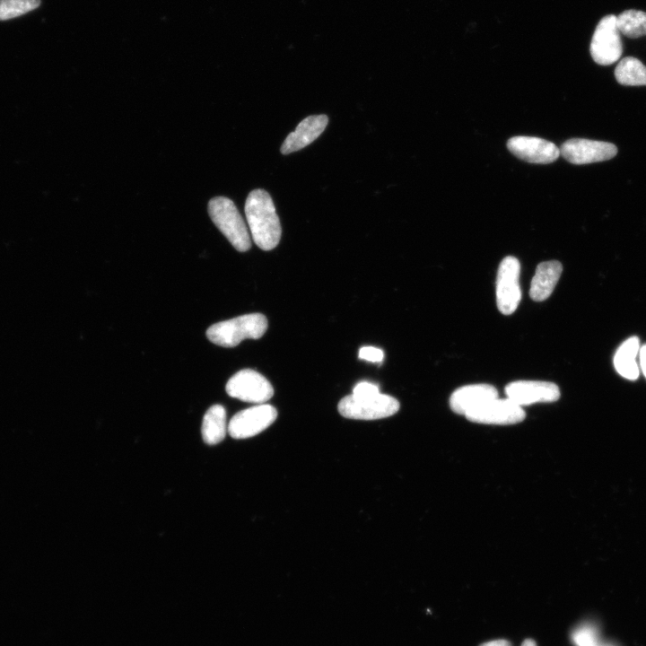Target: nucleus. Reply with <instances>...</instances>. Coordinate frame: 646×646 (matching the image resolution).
Instances as JSON below:
<instances>
[{
    "label": "nucleus",
    "instance_id": "25",
    "mask_svg": "<svg viewBox=\"0 0 646 646\" xmlns=\"http://www.w3.org/2000/svg\"><path fill=\"white\" fill-rule=\"evenodd\" d=\"M479 646H511V643L508 640L498 639V640H493V641H490L487 642H484V643L480 644Z\"/></svg>",
    "mask_w": 646,
    "mask_h": 646
},
{
    "label": "nucleus",
    "instance_id": "10",
    "mask_svg": "<svg viewBox=\"0 0 646 646\" xmlns=\"http://www.w3.org/2000/svg\"><path fill=\"white\" fill-rule=\"evenodd\" d=\"M524 409L507 398H493L465 416L474 423L485 424H514L525 419Z\"/></svg>",
    "mask_w": 646,
    "mask_h": 646
},
{
    "label": "nucleus",
    "instance_id": "8",
    "mask_svg": "<svg viewBox=\"0 0 646 646\" xmlns=\"http://www.w3.org/2000/svg\"><path fill=\"white\" fill-rule=\"evenodd\" d=\"M276 416V409L271 405L251 406L232 416L228 425V432L234 439L252 437L271 425Z\"/></svg>",
    "mask_w": 646,
    "mask_h": 646
},
{
    "label": "nucleus",
    "instance_id": "14",
    "mask_svg": "<svg viewBox=\"0 0 646 646\" xmlns=\"http://www.w3.org/2000/svg\"><path fill=\"white\" fill-rule=\"evenodd\" d=\"M328 122L327 115H312L302 119L291 132L281 146L283 154L299 151L316 140L325 130Z\"/></svg>",
    "mask_w": 646,
    "mask_h": 646
},
{
    "label": "nucleus",
    "instance_id": "27",
    "mask_svg": "<svg viewBox=\"0 0 646 646\" xmlns=\"http://www.w3.org/2000/svg\"><path fill=\"white\" fill-rule=\"evenodd\" d=\"M598 646H614V645H611V644H600V643H599Z\"/></svg>",
    "mask_w": 646,
    "mask_h": 646
},
{
    "label": "nucleus",
    "instance_id": "22",
    "mask_svg": "<svg viewBox=\"0 0 646 646\" xmlns=\"http://www.w3.org/2000/svg\"><path fill=\"white\" fill-rule=\"evenodd\" d=\"M380 393L379 387L373 383L362 381L355 385L352 395L357 397H373Z\"/></svg>",
    "mask_w": 646,
    "mask_h": 646
},
{
    "label": "nucleus",
    "instance_id": "16",
    "mask_svg": "<svg viewBox=\"0 0 646 646\" xmlns=\"http://www.w3.org/2000/svg\"><path fill=\"white\" fill-rule=\"evenodd\" d=\"M641 345L637 336L627 338L617 348L614 356L616 371L624 378L634 380L640 375V366L636 361Z\"/></svg>",
    "mask_w": 646,
    "mask_h": 646
},
{
    "label": "nucleus",
    "instance_id": "18",
    "mask_svg": "<svg viewBox=\"0 0 646 646\" xmlns=\"http://www.w3.org/2000/svg\"><path fill=\"white\" fill-rule=\"evenodd\" d=\"M615 76L622 85H646V66L636 57H626L617 64Z\"/></svg>",
    "mask_w": 646,
    "mask_h": 646
},
{
    "label": "nucleus",
    "instance_id": "12",
    "mask_svg": "<svg viewBox=\"0 0 646 646\" xmlns=\"http://www.w3.org/2000/svg\"><path fill=\"white\" fill-rule=\"evenodd\" d=\"M507 148L519 159L531 163H551L560 155L554 143L535 136H513L508 140Z\"/></svg>",
    "mask_w": 646,
    "mask_h": 646
},
{
    "label": "nucleus",
    "instance_id": "4",
    "mask_svg": "<svg viewBox=\"0 0 646 646\" xmlns=\"http://www.w3.org/2000/svg\"><path fill=\"white\" fill-rule=\"evenodd\" d=\"M337 408L340 415L346 418L376 420L396 414L399 409V402L381 393L368 397H357L351 394L340 400Z\"/></svg>",
    "mask_w": 646,
    "mask_h": 646
},
{
    "label": "nucleus",
    "instance_id": "15",
    "mask_svg": "<svg viewBox=\"0 0 646 646\" xmlns=\"http://www.w3.org/2000/svg\"><path fill=\"white\" fill-rule=\"evenodd\" d=\"M563 272L557 260L544 261L537 265L530 283L529 296L535 301L547 299L553 292Z\"/></svg>",
    "mask_w": 646,
    "mask_h": 646
},
{
    "label": "nucleus",
    "instance_id": "2",
    "mask_svg": "<svg viewBox=\"0 0 646 646\" xmlns=\"http://www.w3.org/2000/svg\"><path fill=\"white\" fill-rule=\"evenodd\" d=\"M266 329V318L261 313H250L212 325L206 336L217 345L234 347L244 339L260 338Z\"/></svg>",
    "mask_w": 646,
    "mask_h": 646
},
{
    "label": "nucleus",
    "instance_id": "21",
    "mask_svg": "<svg viewBox=\"0 0 646 646\" xmlns=\"http://www.w3.org/2000/svg\"><path fill=\"white\" fill-rule=\"evenodd\" d=\"M572 639L576 646H598L599 644L598 633L592 625H581L572 634Z\"/></svg>",
    "mask_w": 646,
    "mask_h": 646
},
{
    "label": "nucleus",
    "instance_id": "23",
    "mask_svg": "<svg viewBox=\"0 0 646 646\" xmlns=\"http://www.w3.org/2000/svg\"><path fill=\"white\" fill-rule=\"evenodd\" d=\"M359 357L360 359L368 362H380L383 360L384 354L383 351L380 348L373 346H363L359 350Z\"/></svg>",
    "mask_w": 646,
    "mask_h": 646
},
{
    "label": "nucleus",
    "instance_id": "5",
    "mask_svg": "<svg viewBox=\"0 0 646 646\" xmlns=\"http://www.w3.org/2000/svg\"><path fill=\"white\" fill-rule=\"evenodd\" d=\"M589 52L593 60L601 65H611L620 58L623 44L615 15L607 14L599 21L591 39Z\"/></svg>",
    "mask_w": 646,
    "mask_h": 646
},
{
    "label": "nucleus",
    "instance_id": "19",
    "mask_svg": "<svg viewBox=\"0 0 646 646\" xmlns=\"http://www.w3.org/2000/svg\"><path fill=\"white\" fill-rule=\"evenodd\" d=\"M616 25L623 35L636 39L646 35V13L626 10L616 16Z\"/></svg>",
    "mask_w": 646,
    "mask_h": 646
},
{
    "label": "nucleus",
    "instance_id": "11",
    "mask_svg": "<svg viewBox=\"0 0 646 646\" xmlns=\"http://www.w3.org/2000/svg\"><path fill=\"white\" fill-rule=\"evenodd\" d=\"M509 399L523 407L536 403L554 402L560 397L558 386L550 381L517 380L505 387Z\"/></svg>",
    "mask_w": 646,
    "mask_h": 646
},
{
    "label": "nucleus",
    "instance_id": "6",
    "mask_svg": "<svg viewBox=\"0 0 646 646\" xmlns=\"http://www.w3.org/2000/svg\"><path fill=\"white\" fill-rule=\"evenodd\" d=\"M520 264L512 256L505 257L500 263L496 276V304L504 315L512 314L521 299L519 284Z\"/></svg>",
    "mask_w": 646,
    "mask_h": 646
},
{
    "label": "nucleus",
    "instance_id": "17",
    "mask_svg": "<svg viewBox=\"0 0 646 646\" xmlns=\"http://www.w3.org/2000/svg\"><path fill=\"white\" fill-rule=\"evenodd\" d=\"M202 437L209 445L221 442L226 434V411L221 405L208 408L202 423Z\"/></svg>",
    "mask_w": 646,
    "mask_h": 646
},
{
    "label": "nucleus",
    "instance_id": "26",
    "mask_svg": "<svg viewBox=\"0 0 646 646\" xmlns=\"http://www.w3.org/2000/svg\"><path fill=\"white\" fill-rule=\"evenodd\" d=\"M520 646H537V643L533 639H526L522 642Z\"/></svg>",
    "mask_w": 646,
    "mask_h": 646
},
{
    "label": "nucleus",
    "instance_id": "13",
    "mask_svg": "<svg viewBox=\"0 0 646 646\" xmlns=\"http://www.w3.org/2000/svg\"><path fill=\"white\" fill-rule=\"evenodd\" d=\"M496 397H498V391L493 385L471 384L460 387L451 394L450 406L454 413L466 415Z\"/></svg>",
    "mask_w": 646,
    "mask_h": 646
},
{
    "label": "nucleus",
    "instance_id": "3",
    "mask_svg": "<svg viewBox=\"0 0 646 646\" xmlns=\"http://www.w3.org/2000/svg\"><path fill=\"white\" fill-rule=\"evenodd\" d=\"M208 213L215 226L237 250L243 252L250 249L248 228L231 199L225 196L212 198L208 203Z\"/></svg>",
    "mask_w": 646,
    "mask_h": 646
},
{
    "label": "nucleus",
    "instance_id": "20",
    "mask_svg": "<svg viewBox=\"0 0 646 646\" xmlns=\"http://www.w3.org/2000/svg\"><path fill=\"white\" fill-rule=\"evenodd\" d=\"M40 0H0V20H10L36 9Z\"/></svg>",
    "mask_w": 646,
    "mask_h": 646
},
{
    "label": "nucleus",
    "instance_id": "24",
    "mask_svg": "<svg viewBox=\"0 0 646 646\" xmlns=\"http://www.w3.org/2000/svg\"><path fill=\"white\" fill-rule=\"evenodd\" d=\"M639 366L646 378V345L641 346L639 351Z\"/></svg>",
    "mask_w": 646,
    "mask_h": 646
},
{
    "label": "nucleus",
    "instance_id": "9",
    "mask_svg": "<svg viewBox=\"0 0 646 646\" xmlns=\"http://www.w3.org/2000/svg\"><path fill=\"white\" fill-rule=\"evenodd\" d=\"M617 153V147L608 142L572 138L560 147V154L576 165L608 161Z\"/></svg>",
    "mask_w": 646,
    "mask_h": 646
},
{
    "label": "nucleus",
    "instance_id": "7",
    "mask_svg": "<svg viewBox=\"0 0 646 646\" xmlns=\"http://www.w3.org/2000/svg\"><path fill=\"white\" fill-rule=\"evenodd\" d=\"M225 389L230 397L249 403H263L274 395L270 382L251 369L236 372L228 380Z\"/></svg>",
    "mask_w": 646,
    "mask_h": 646
},
{
    "label": "nucleus",
    "instance_id": "1",
    "mask_svg": "<svg viewBox=\"0 0 646 646\" xmlns=\"http://www.w3.org/2000/svg\"><path fill=\"white\" fill-rule=\"evenodd\" d=\"M245 214L257 246L263 250L275 248L282 229L270 195L261 188L252 190L246 199Z\"/></svg>",
    "mask_w": 646,
    "mask_h": 646
}]
</instances>
